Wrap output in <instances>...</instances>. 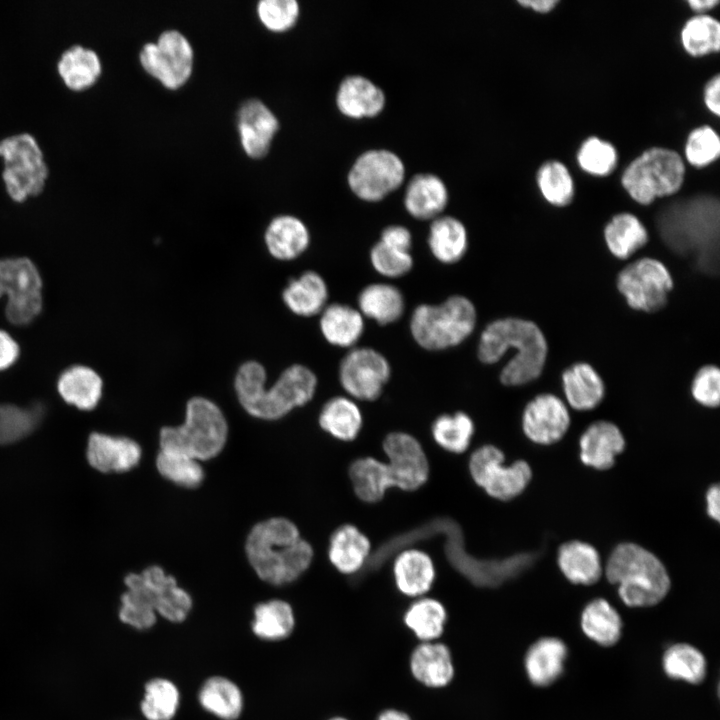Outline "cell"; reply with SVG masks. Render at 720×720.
<instances>
[{
	"label": "cell",
	"instance_id": "6da1fadb",
	"mask_svg": "<svg viewBox=\"0 0 720 720\" xmlns=\"http://www.w3.org/2000/svg\"><path fill=\"white\" fill-rule=\"evenodd\" d=\"M720 205L717 197L698 194L666 205L656 217L665 245L675 254L691 258L700 272L719 271Z\"/></svg>",
	"mask_w": 720,
	"mask_h": 720
},
{
	"label": "cell",
	"instance_id": "7a4b0ae2",
	"mask_svg": "<svg viewBox=\"0 0 720 720\" xmlns=\"http://www.w3.org/2000/svg\"><path fill=\"white\" fill-rule=\"evenodd\" d=\"M316 374L307 366L294 363L286 367L267 387V372L262 363L247 360L234 377V390L242 408L262 420H277L310 402L317 389Z\"/></svg>",
	"mask_w": 720,
	"mask_h": 720
},
{
	"label": "cell",
	"instance_id": "3957f363",
	"mask_svg": "<svg viewBox=\"0 0 720 720\" xmlns=\"http://www.w3.org/2000/svg\"><path fill=\"white\" fill-rule=\"evenodd\" d=\"M510 349L516 352L500 372L502 384L520 386L541 375L548 345L543 332L534 322L517 317L490 322L481 333L477 356L484 364H495Z\"/></svg>",
	"mask_w": 720,
	"mask_h": 720
},
{
	"label": "cell",
	"instance_id": "277c9868",
	"mask_svg": "<svg viewBox=\"0 0 720 720\" xmlns=\"http://www.w3.org/2000/svg\"><path fill=\"white\" fill-rule=\"evenodd\" d=\"M245 550L258 577L277 586L299 578L313 558L310 543L292 521L283 517L257 523L247 536Z\"/></svg>",
	"mask_w": 720,
	"mask_h": 720
},
{
	"label": "cell",
	"instance_id": "5b68a950",
	"mask_svg": "<svg viewBox=\"0 0 720 720\" xmlns=\"http://www.w3.org/2000/svg\"><path fill=\"white\" fill-rule=\"evenodd\" d=\"M607 580L618 586V595L629 607H648L661 602L671 581L660 559L635 543H621L611 552L606 566Z\"/></svg>",
	"mask_w": 720,
	"mask_h": 720
},
{
	"label": "cell",
	"instance_id": "8992f818",
	"mask_svg": "<svg viewBox=\"0 0 720 720\" xmlns=\"http://www.w3.org/2000/svg\"><path fill=\"white\" fill-rule=\"evenodd\" d=\"M227 436L228 423L220 407L206 397L194 396L186 403L184 422L160 430V449L205 461L222 451Z\"/></svg>",
	"mask_w": 720,
	"mask_h": 720
},
{
	"label": "cell",
	"instance_id": "52a82bcc",
	"mask_svg": "<svg viewBox=\"0 0 720 720\" xmlns=\"http://www.w3.org/2000/svg\"><path fill=\"white\" fill-rule=\"evenodd\" d=\"M477 311L463 295H452L439 304H420L410 317L414 341L428 351L456 347L475 330Z\"/></svg>",
	"mask_w": 720,
	"mask_h": 720
},
{
	"label": "cell",
	"instance_id": "ba28073f",
	"mask_svg": "<svg viewBox=\"0 0 720 720\" xmlns=\"http://www.w3.org/2000/svg\"><path fill=\"white\" fill-rule=\"evenodd\" d=\"M684 174L683 160L676 151L653 147L627 166L621 182L636 202L648 205L656 197L677 192L682 186Z\"/></svg>",
	"mask_w": 720,
	"mask_h": 720
},
{
	"label": "cell",
	"instance_id": "9c48e42d",
	"mask_svg": "<svg viewBox=\"0 0 720 720\" xmlns=\"http://www.w3.org/2000/svg\"><path fill=\"white\" fill-rule=\"evenodd\" d=\"M4 161L2 179L8 195L16 202L42 192L49 169L43 152L29 133H19L0 140Z\"/></svg>",
	"mask_w": 720,
	"mask_h": 720
},
{
	"label": "cell",
	"instance_id": "30bf717a",
	"mask_svg": "<svg viewBox=\"0 0 720 720\" xmlns=\"http://www.w3.org/2000/svg\"><path fill=\"white\" fill-rule=\"evenodd\" d=\"M7 298L5 315L17 326L31 323L42 310V279L28 258L0 259V297Z\"/></svg>",
	"mask_w": 720,
	"mask_h": 720
},
{
	"label": "cell",
	"instance_id": "8fae6325",
	"mask_svg": "<svg viewBox=\"0 0 720 720\" xmlns=\"http://www.w3.org/2000/svg\"><path fill=\"white\" fill-rule=\"evenodd\" d=\"M504 453L494 445H483L473 451L468 468L472 480L490 497L508 501L519 496L532 479V469L524 460L504 464Z\"/></svg>",
	"mask_w": 720,
	"mask_h": 720
},
{
	"label": "cell",
	"instance_id": "7c38bea8",
	"mask_svg": "<svg viewBox=\"0 0 720 720\" xmlns=\"http://www.w3.org/2000/svg\"><path fill=\"white\" fill-rule=\"evenodd\" d=\"M405 174V165L396 153L370 149L355 159L347 174V183L359 199L377 202L398 189Z\"/></svg>",
	"mask_w": 720,
	"mask_h": 720
},
{
	"label": "cell",
	"instance_id": "4fadbf2b",
	"mask_svg": "<svg viewBox=\"0 0 720 720\" xmlns=\"http://www.w3.org/2000/svg\"><path fill=\"white\" fill-rule=\"evenodd\" d=\"M617 288L632 309L657 312L667 304L673 278L661 261L644 257L619 272Z\"/></svg>",
	"mask_w": 720,
	"mask_h": 720
},
{
	"label": "cell",
	"instance_id": "5bb4252c",
	"mask_svg": "<svg viewBox=\"0 0 720 720\" xmlns=\"http://www.w3.org/2000/svg\"><path fill=\"white\" fill-rule=\"evenodd\" d=\"M193 48L177 30L162 32L156 42L146 43L139 60L144 70L169 89H177L190 78L193 69Z\"/></svg>",
	"mask_w": 720,
	"mask_h": 720
},
{
	"label": "cell",
	"instance_id": "9a60e30c",
	"mask_svg": "<svg viewBox=\"0 0 720 720\" xmlns=\"http://www.w3.org/2000/svg\"><path fill=\"white\" fill-rule=\"evenodd\" d=\"M390 377L389 361L382 353L370 347L351 348L339 364L340 385L348 397L354 400H376Z\"/></svg>",
	"mask_w": 720,
	"mask_h": 720
},
{
	"label": "cell",
	"instance_id": "2e32d148",
	"mask_svg": "<svg viewBox=\"0 0 720 720\" xmlns=\"http://www.w3.org/2000/svg\"><path fill=\"white\" fill-rule=\"evenodd\" d=\"M392 488L415 491L429 477V462L420 442L405 432L389 433L383 441Z\"/></svg>",
	"mask_w": 720,
	"mask_h": 720
},
{
	"label": "cell",
	"instance_id": "e0dca14e",
	"mask_svg": "<svg viewBox=\"0 0 720 720\" xmlns=\"http://www.w3.org/2000/svg\"><path fill=\"white\" fill-rule=\"evenodd\" d=\"M570 425L564 402L551 393L539 394L524 408L522 429L526 437L539 445H551L563 438Z\"/></svg>",
	"mask_w": 720,
	"mask_h": 720
},
{
	"label": "cell",
	"instance_id": "ac0fdd59",
	"mask_svg": "<svg viewBox=\"0 0 720 720\" xmlns=\"http://www.w3.org/2000/svg\"><path fill=\"white\" fill-rule=\"evenodd\" d=\"M134 577L142 588L157 615L174 623L184 621L191 608L192 598L181 588L172 575L165 573L160 566H150Z\"/></svg>",
	"mask_w": 720,
	"mask_h": 720
},
{
	"label": "cell",
	"instance_id": "d6986e66",
	"mask_svg": "<svg viewBox=\"0 0 720 720\" xmlns=\"http://www.w3.org/2000/svg\"><path fill=\"white\" fill-rule=\"evenodd\" d=\"M237 128L246 154L261 158L270 149L279 121L265 103L251 98L243 102L238 110Z\"/></svg>",
	"mask_w": 720,
	"mask_h": 720
},
{
	"label": "cell",
	"instance_id": "ffe728a7",
	"mask_svg": "<svg viewBox=\"0 0 720 720\" xmlns=\"http://www.w3.org/2000/svg\"><path fill=\"white\" fill-rule=\"evenodd\" d=\"M385 104L386 96L381 87L358 74L343 78L336 92L338 110L352 119L375 117L383 111Z\"/></svg>",
	"mask_w": 720,
	"mask_h": 720
},
{
	"label": "cell",
	"instance_id": "44dd1931",
	"mask_svg": "<svg viewBox=\"0 0 720 720\" xmlns=\"http://www.w3.org/2000/svg\"><path fill=\"white\" fill-rule=\"evenodd\" d=\"M141 448L134 440L101 433H92L88 440L89 464L101 472H125L140 461Z\"/></svg>",
	"mask_w": 720,
	"mask_h": 720
},
{
	"label": "cell",
	"instance_id": "7402d4cb",
	"mask_svg": "<svg viewBox=\"0 0 720 720\" xmlns=\"http://www.w3.org/2000/svg\"><path fill=\"white\" fill-rule=\"evenodd\" d=\"M580 459L586 466L607 470L625 448L621 430L612 422L592 423L579 439Z\"/></svg>",
	"mask_w": 720,
	"mask_h": 720
},
{
	"label": "cell",
	"instance_id": "603a6c76",
	"mask_svg": "<svg viewBox=\"0 0 720 720\" xmlns=\"http://www.w3.org/2000/svg\"><path fill=\"white\" fill-rule=\"evenodd\" d=\"M412 676L428 688H443L454 678L455 668L447 645L438 641L421 642L409 659Z\"/></svg>",
	"mask_w": 720,
	"mask_h": 720
},
{
	"label": "cell",
	"instance_id": "cb8c5ba5",
	"mask_svg": "<svg viewBox=\"0 0 720 720\" xmlns=\"http://www.w3.org/2000/svg\"><path fill=\"white\" fill-rule=\"evenodd\" d=\"M393 576L401 594L419 598L431 589L436 572L433 560L426 552L407 548L395 554Z\"/></svg>",
	"mask_w": 720,
	"mask_h": 720
},
{
	"label": "cell",
	"instance_id": "d4e9b609",
	"mask_svg": "<svg viewBox=\"0 0 720 720\" xmlns=\"http://www.w3.org/2000/svg\"><path fill=\"white\" fill-rule=\"evenodd\" d=\"M311 236L306 224L296 216L278 215L269 222L264 232L265 247L278 261H292L309 247Z\"/></svg>",
	"mask_w": 720,
	"mask_h": 720
},
{
	"label": "cell",
	"instance_id": "484cf974",
	"mask_svg": "<svg viewBox=\"0 0 720 720\" xmlns=\"http://www.w3.org/2000/svg\"><path fill=\"white\" fill-rule=\"evenodd\" d=\"M449 201L445 182L432 173L414 175L406 187L404 207L418 220H433L441 216Z\"/></svg>",
	"mask_w": 720,
	"mask_h": 720
},
{
	"label": "cell",
	"instance_id": "4316f807",
	"mask_svg": "<svg viewBox=\"0 0 720 720\" xmlns=\"http://www.w3.org/2000/svg\"><path fill=\"white\" fill-rule=\"evenodd\" d=\"M568 650L557 637H542L527 650L524 667L530 682L537 687L553 684L564 671Z\"/></svg>",
	"mask_w": 720,
	"mask_h": 720
},
{
	"label": "cell",
	"instance_id": "83f0119b",
	"mask_svg": "<svg viewBox=\"0 0 720 720\" xmlns=\"http://www.w3.org/2000/svg\"><path fill=\"white\" fill-rule=\"evenodd\" d=\"M281 297L284 305L293 314L312 317L320 314L328 305L329 289L318 272L307 270L288 281Z\"/></svg>",
	"mask_w": 720,
	"mask_h": 720
},
{
	"label": "cell",
	"instance_id": "f1b7e54d",
	"mask_svg": "<svg viewBox=\"0 0 720 720\" xmlns=\"http://www.w3.org/2000/svg\"><path fill=\"white\" fill-rule=\"evenodd\" d=\"M371 554L368 537L352 524L336 528L329 540L328 557L342 574L354 575L366 567Z\"/></svg>",
	"mask_w": 720,
	"mask_h": 720
},
{
	"label": "cell",
	"instance_id": "f546056e",
	"mask_svg": "<svg viewBox=\"0 0 720 720\" xmlns=\"http://www.w3.org/2000/svg\"><path fill=\"white\" fill-rule=\"evenodd\" d=\"M319 328L329 344L351 349L363 335L364 317L350 305L331 303L320 313Z\"/></svg>",
	"mask_w": 720,
	"mask_h": 720
},
{
	"label": "cell",
	"instance_id": "4dcf8cb0",
	"mask_svg": "<svg viewBox=\"0 0 720 720\" xmlns=\"http://www.w3.org/2000/svg\"><path fill=\"white\" fill-rule=\"evenodd\" d=\"M429 250L442 264H455L466 254L468 233L462 221L451 215L433 219L427 237Z\"/></svg>",
	"mask_w": 720,
	"mask_h": 720
},
{
	"label": "cell",
	"instance_id": "1f68e13d",
	"mask_svg": "<svg viewBox=\"0 0 720 720\" xmlns=\"http://www.w3.org/2000/svg\"><path fill=\"white\" fill-rule=\"evenodd\" d=\"M57 390L68 404L81 410H91L102 397L103 380L94 369L73 365L60 374Z\"/></svg>",
	"mask_w": 720,
	"mask_h": 720
},
{
	"label": "cell",
	"instance_id": "d6a6232c",
	"mask_svg": "<svg viewBox=\"0 0 720 720\" xmlns=\"http://www.w3.org/2000/svg\"><path fill=\"white\" fill-rule=\"evenodd\" d=\"M562 386L566 400L576 410L586 411L597 407L605 394L604 382L588 363H575L562 373Z\"/></svg>",
	"mask_w": 720,
	"mask_h": 720
},
{
	"label": "cell",
	"instance_id": "836d02e7",
	"mask_svg": "<svg viewBox=\"0 0 720 720\" xmlns=\"http://www.w3.org/2000/svg\"><path fill=\"white\" fill-rule=\"evenodd\" d=\"M557 563L565 578L573 584L592 585L602 575L598 551L589 543L572 540L562 544Z\"/></svg>",
	"mask_w": 720,
	"mask_h": 720
},
{
	"label": "cell",
	"instance_id": "e575fe53",
	"mask_svg": "<svg viewBox=\"0 0 720 720\" xmlns=\"http://www.w3.org/2000/svg\"><path fill=\"white\" fill-rule=\"evenodd\" d=\"M357 304L363 317L380 325L396 322L405 310V299L401 290L389 283L365 286L358 295Z\"/></svg>",
	"mask_w": 720,
	"mask_h": 720
},
{
	"label": "cell",
	"instance_id": "d590c367",
	"mask_svg": "<svg viewBox=\"0 0 720 720\" xmlns=\"http://www.w3.org/2000/svg\"><path fill=\"white\" fill-rule=\"evenodd\" d=\"M583 633L598 645H615L622 634L623 622L617 610L605 599L591 600L581 613Z\"/></svg>",
	"mask_w": 720,
	"mask_h": 720
},
{
	"label": "cell",
	"instance_id": "8d00e7d4",
	"mask_svg": "<svg viewBox=\"0 0 720 720\" xmlns=\"http://www.w3.org/2000/svg\"><path fill=\"white\" fill-rule=\"evenodd\" d=\"M57 70L67 87L79 91L96 82L102 72V65L94 50L73 45L61 54Z\"/></svg>",
	"mask_w": 720,
	"mask_h": 720
},
{
	"label": "cell",
	"instance_id": "74e56055",
	"mask_svg": "<svg viewBox=\"0 0 720 720\" xmlns=\"http://www.w3.org/2000/svg\"><path fill=\"white\" fill-rule=\"evenodd\" d=\"M318 421L320 427L332 437L352 441L360 433L363 417L354 399L335 396L323 405Z\"/></svg>",
	"mask_w": 720,
	"mask_h": 720
},
{
	"label": "cell",
	"instance_id": "f35d334b",
	"mask_svg": "<svg viewBox=\"0 0 720 720\" xmlns=\"http://www.w3.org/2000/svg\"><path fill=\"white\" fill-rule=\"evenodd\" d=\"M349 478L356 496L366 503L380 501L392 488L386 462L374 457H361L349 466Z\"/></svg>",
	"mask_w": 720,
	"mask_h": 720
},
{
	"label": "cell",
	"instance_id": "ab89813d",
	"mask_svg": "<svg viewBox=\"0 0 720 720\" xmlns=\"http://www.w3.org/2000/svg\"><path fill=\"white\" fill-rule=\"evenodd\" d=\"M200 705L222 720H236L242 713L243 695L240 688L222 676L208 678L198 694Z\"/></svg>",
	"mask_w": 720,
	"mask_h": 720
},
{
	"label": "cell",
	"instance_id": "60d3db41",
	"mask_svg": "<svg viewBox=\"0 0 720 720\" xmlns=\"http://www.w3.org/2000/svg\"><path fill=\"white\" fill-rule=\"evenodd\" d=\"M447 617V610L439 600L423 596L409 605L403 622L418 640L431 642L442 636Z\"/></svg>",
	"mask_w": 720,
	"mask_h": 720
},
{
	"label": "cell",
	"instance_id": "b9f144b4",
	"mask_svg": "<svg viewBox=\"0 0 720 720\" xmlns=\"http://www.w3.org/2000/svg\"><path fill=\"white\" fill-rule=\"evenodd\" d=\"M604 239L612 255L627 259L648 242V232L635 215L620 213L606 224Z\"/></svg>",
	"mask_w": 720,
	"mask_h": 720
},
{
	"label": "cell",
	"instance_id": "7bdbcfd3",
	"mask_svg": "<svg viewBox=\"0 0 720 720\" xmlns=\"http://www.w3.org/2000/svg\"><path fill=\"white\" fill-rule=\"evenodd\" d=\"M295 627L291 605L280 599L262 602L254 608L251 628L260 639L278 641L286 639Z\"/></svg>",
	"mask_w": 720,
	"mask_h": 720
},
{
	"label": "cell",
	"instance_id": "ee69618b",
	"mask_svg": "<svg viewBox=\"0 0 720 720\" xmlns=\"http://www.w3.org/2000/svg\"><path fill=\"white\" fill-rule=\"evenodd\" d=\"M662 666L669 678L690 684L701 683L707 672L703 653L687 643H676L668 647L662 657Z\"/></svg>",
	"mask_w": 720,
	"mask_h": 720
},
{
	"label": "cell",
	"instance_id": "f6af8a7d",
	"mask_svg": "<svg viewBox=\"0 0 720 720\" xmlns=\"http://www.w3.org/2000/svg\"><path fill=\"white\" fill-rule=\"evenodd\" d=\"M124 585L126 590L120 596L117 609L119 622L134 630H146L154 626L157 613L132 573L124 578Z\"/></svg>",
	"mask_w": 720,
	"mask_h": 720
},
{
	"label": "cell",
	"instance_id": "bcb514c9",
	"mask_svg": "<svg viewBox=\"0 0 720 720\" xmlns=\"http://www.w3.org/2000/svg\"><path fill=\"white\" fill-rule=\"evenodd\" d=\"M474 431L472 418L462 411L438 416L431 427L432 437L438 446L454 454L468 449Z\"/></svg>",
	"mask_w": 720,
	"mask_h": 720
},
{
	"label": "cell",
	"instance_id": "7dc6e473",
	"mask_svg": "<svg viewBox=\"0 0 720 720\" xmlns=\"http://www.w3.org/2000/svg\"><path fill=\"white\" fill-rule=\"evenodd\" d=\"M180 704V693L170 680L154 678L146 682L139 709L146 720H172Z\"/></svg>",
	"mask_w": 720,
	"mask_h": 720
},
{
	"label": "cell",
	"instance_id": "c3c4849f",
	"mask_svg": "<svg viewBox=\"0 0 720 720\" xmlns=\"http://www.w3.org/2000/svg\"><path fill=\"white\" fill-rule=\"evenodd\" d=\"M681 41L692 56L717 52L720 47V23L709 15H695L684 24Z\"/></svg>",
	"mask_w": 720,
	"mask_h": 720
},
{
	"label": "cell",
	"instance_id": "681fc988",
	"mask_svg": "<svg viewBox=\"0 0 720 720\" xmlns=\"http://www.w3.org/2000/svg\"><path fill=\"white\" fill-rule=\"evenodd\" d=\"M156 467L164 478L182 487H198L204 479L200 461L183 453L160 449Z\"/></svg>",
	"mask_w": 720,
	"mask_h": 720
},
{
	"label": "cell",
	"instance_id": "f907efd6",
	"mask_svg": "<svg viewBox=\"0 0 720 720\" xmlns=\"http://www.w3.org/2000/svg\"><path fill=\"white\" fill-rule=\"evenodd\" d=\"M537 182L544 198L552 205H568L574 196L572 177L566 166L559 161L544 163L537 172Z\"/></svg>",
	"mask_w": 720,
	"mask_h": 720
},
{
	"label": "cell",
	"instance_id": "816d5d0a",
	"mask_svg": "<svg viewBox=\"0 0 720 720\" xmlns=\"http://www.w3.org/2000/svg\"><path fill=\"white\" fill-rule=\"evenodd\" d=\"M577 160L584 171L605 176L615 168L617 152L611 143L598 137H589L579 148Z\"/></svg>",
	"mask_w": 720,
	"mask_h": 720
},
{
	"label": "cell",
	"instance_id": "f5cc1de1",
	"mask_svg": "<svg viewBox=\"0 0 720 720\" xmlns=\"http://www.w3.org/2000/svg\"><path fill=\"white\" fill-rule=\"evenodd\" d=\"M40 412L12 404L0 405V444H10L24 438L38 422Z\"/></svg>",
	"mask_w": 720,
	"mask_h": 720
},
{
	"label": "cell",
	"instance_id": "db71d44e",
	"mask_svg": "<svg viewBox=\"0 0 720 720\" xmlns=\"http://www.w3.org/2000/svg\"><path fill=\"white\" fill-rule=\"evenodd\" d=\"M370 262L374 270L386 278H399L413 267L411 252L387 245L380 240L370 250Z\"/></svg>",
	"mask_w": 720,
	"mask_h": 720
},
{
	"label": "cell",
	"instance_id": "11a10c76",
	"mask_svg": "<svg viewBox=\"0 0 720 720\" xmlns=\"http://www.w3.org/2000/svg\"><path fill=\"white\" fill-rule=\"evenodd\" d=\"M719 154L720 140L713 128L705 125L691 131L685 145V155L691 165L706 166L717 159Z\"/></svg>",
	"mask_w": 720,
	"mask_h": 720
},
{
	"label": "cell",
	"instance_id": "9f6ffc18",
	"mask_svg": "<svg viewBox=\"0 0 720 720\" xmlns=\"http://www.w3.org/2000/svg\"><path fill=\"white\" fill-rule=\"evenodd\" d=\"M296 0H261L257 14L262 24L271 31L282 32L291 28L299 16Z\"/></svg>",
	"mask_w": 720,
	"mask_h": 720
},
{
	"label": "cell",
	"instance_id": "6f0895ef",
	"mask_svg": "<svg viewBox=\"0 0 720 720\" xmlns=\"http://www.w3.org/2000/svg\"><path fill=\"white\" fill-rule=\"evenodd\" d=\"M691 394L702 406L716 408L720 402V371L715 365H705L695 374Z\"/></svg>",
	"mask_w": 720,
	"mask_h": 720
},
{
	"label": "cell",
	"instance_id": "680465c9",
	"mask_svg": "<svg viewBox=\"0 0 720 720\" xmlns=\"http://www.w3.org/2000/svg\"><path fill=\"white\" fill-rule=\"evenodd\" d=\"M379 240L387 245L408 252H410L412 248L411 232L402 225H389L385 227L381 232Z\"/></svg>",
	"mask_w": 720,
	"mask_h": 720
},
{
	"label": "cell",
	"instance_id": "91938a15",
	"mask_svg": "<svg viewBox=\"0 0 720 720\" xmlns=\"http://www.w3.org/2000/svg\"><path fill=\"white\" fill-rule=\"evenodd\" d=\"M20 348L16 340L0 329V371L10 368L18 359Z\"/></svg>",
	"mask_w": 720,
	"mask_h": 720
},
{
	"label": "cell",
	"instance_id": "94428289",
	"mask_svg": "<svg viewBox=\"0 0 720 720\" xmlns=\"http://www.w3.org/2000/svg\"><path fill=\"white\" fill-rule=\"evenodd\" d=\"M720 77L716 74L712 77L705 86L704 89V102L707 108L715 115L720 114Z\"/></svg>",
	"mask_w": 720,
	"mask_h": 720
},
{
	"label": "cell",
	"instance_id": "6125c7cd",
	"mask_svg": "<svg viewBox=\"0 0 720 720\" xmlns=\"http://www.w3.org/2000/svg\"><path fill=\"white\" fill-rule=\"evenodd\" d=\"M706 511L710 518L720 520V488L718 484L712 485L706 492Z\"/></svg>",
	"mask_w": 720,
	"mask_h": 720
},
{
	"label": "cell",
	"instance_id": "be15d7a7",
	"mask_svg": "<svg viewBox=\"0 0 720 720\" xmlns=\"http://www.w3.org/2000/svg\"><path fill=\"white\" fill-rule=\"evenodd\" d=\"M518 3L537 12L545 13L552 10L558 0H519Z\"/></svg>",
	"mask_w": 720,
	"mask_h": 720
},
{
	"label": "cell",
	"instance_id": "e7e4bbea",
	"mask_svg": "<svg viewBox=\"0 0 720 720\" xmlns=\"http://www.w3.org/2000/svg\"><path fill=\"white\" fill-rule=\"evenodd\" d=\"M376 720H412L411 717L398 709L390 708L382 711Z\"/></svg>",
	"mask_w": 720,
	"mask_h": 720
},
{
	"label": "cell",
	"instance_id": "03108f58",
	"mask_svg": "<svg viewBox=\"0 0 720 720\" xmlns=\"http://www.w3.org/2000/svg\"><path fill=\"white\" fill-rule=\"evenodd\" d=\"M687 3L693 10L704 11L717 5L718 0H689Z\"/></svg>",
	"mask_w": 720,
	"mask_h": 720
},
{
	"label": "cell",
	"instance_id": "003e7915",
	"mask_svg": "<svg viewBox=\"0 0 720 720\" xmlns=\"http://www.w3.org/2000/svg\"><path fill=\"white\" fill-rule=\"evenodd\" d=\"M329 720H348V719L345 717H342V716H335V717L330 718Z\"/></svg>",
	"mask_w": 720,
	"mask_h": 720
}]
</instances>
